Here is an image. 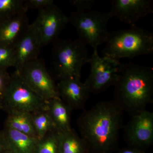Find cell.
<instances>
[{
	"label": "cell",
	"mask_w": 153,
	"mask_h": 153,
	"mask_svg": "<svg viewBox=\"0 0 153 153\" xmlns=\"http://www.w3.org/2000/svg\"><path fill=\"white\" fill-rule=\"evenodd\" d=\"M10 76L8 85L0 98L3 109L7 113L19 111L30 113L47 109V101L31 90L16 70Z\"/></svg>",
	"instance_id": "obj_6"
},
{
	"label": "cell",
	"mask_w": 153,
	"mask_h": 153,
	"mask_svg": "<svg viewBox=\"0 0 153 153\" xmlns=\"http://www.w3.org/2000/svg\"><path fill=\"white\" fill-rule=\"evenodd\" d=\"M0 153H11L7 141L3 131H0Z\"/></svg>",
	"instance_id": "obj_26"
},
{
	"label": "cell",
	"mask_w": 153,
	"mask_h": 153,
	"mask_svg": "<svg viewBox=\"0 0 153 153\" xmlns=\"http://www.w3.org/2000/svg\"><path fill=\"white\" fill-rule=\"evenodd\" d=\"M110 19L108 13L92 9L74 11L68 17L77 31L78 38L86 45H90L94 50L106 42L109 34L107 25Z\"/></svg>",
	"instance_id": "obj_5"
},
{
	"label": "cell",
	"mask_w": 153,
	"mask_h": 153,
	"mask_svg": "<svg viewBox=\"0 0 153 153\" xmlns=\"http://www.w3.org/2000/svg\"><path fill=\"white\" fill-rule=\"evenodd\" d=\"M89 75L84 82L90 93H97L114 85L118 79L123 64L119 60L107 56L101 57L97 50L91 56Z\"/></svg>",
	"instance_id": "obj_7"
},
{
	"label": "cell",
	"mask_w": 153,
	"mask_h": 153,
	"mask_svg": "<svg viewBox=\"0 0 153 153\" xmlns=\"http://www.w3.org/2000/svg\"><path fill=\"white\" fill-rule=\"evenodd\" d=\"M30 24L26 13L20 14L0 24V45L13 47Z\"/></svg>",
	"instance_id": "obj_14"
},
{
	"label": "cell",
	"mask_w": 153,
	"mask_h": 153,
	"mask_svg": "<svg viewBox=\"0 0 153 153\" xmlns=\"http://www.w3.org/2000/svg\"><path fill=\"white\" fill-rule=\"evenodd\" d=\"M124 131L126 140L134 147L150 146L153 142V113L145 109L133 115Z\"/></svg>",
	"instance_id": "obj_10"
},
{
	"label": "cell",
	"mask_w": 153,
	"mask_h": 153,
	"mask_svg": "<svg viewBox=\"0 0 153 153\" xmlns=\"http://www.w3.org/2000/svg\"><path fill=\"white\" fill-rule=\"evenodd\" d=\"M56 87L60 98L72 110L83 108L90 94L87 86L80 79H61Z\"/></svg>",
	"instance_id": "obj_13"
},
{
	"label": "cell",
	"mask_w": 153,
	"mask_h": 153,
	"mask_svg": "<svg viewBox=\"0 0 153 153\" xmlns=\"http://www.w3.org/2000/svg\"><path fill=\"white\" fill-rule=\"evenodd\" d=\"M118 153H145L139 148L134 147L126 148L120 151Z\"/></svg>",
	"instance_id": "obj_27"
},
{
	"label": "cell",
	"mask_w": 153,
	"mask_h": 153,
	"mask_svg": "<svg viewBox=\"0 0 153 153\" xmlns=\"http://www.w3.org/2000/svg\"><path fill=\"white\" fill-rule=\"evenodd\" d=\"M27 8L42 10L54 4L53 0H27L25 1Z\"/></svg>",
	"instance_id": "obj_23"
},
{
	"label": "cell",
	"mask_w": 153,
	"mask_h": 153,
	"mask_svg": "<svg viewBox=\"0 0 153 153\" xmlns=\"http://www.w3.org/2000/svg\"><path fill=\"white\" fill-rule=\"evenodd\" d=\"M103 56L114 59H131L153 52V33L143 28L133 26L128 30L109 32Z\"/></svg>",
	"instance_id": "obj_3"
},
{
	"label": "cell",
	"mask_w": 153,
	"mask_h": 153,
	"mask_svg": "<svg viewBox=\"0 0 153 153\" xmlns=\"http://www.w3.org/2000/svg\"><path fill=\"white\" fill-rule=\"evenodd\" d=\"M60 131L53 128L38 140L35 153H58Z\"/></svg>",
	"instance_id": "obj_21"
},
{
	"label": "cell",
	"mask_w": 153,
	"mask_h": 153,
	"mask_svg": "<svg viewBox=\"0 0 153 153\" xmlns=\"http://www.w3.org/2000/svg\"><path fill=\"white\" fill-rule=\"evenodd\" d=\"M28 9L23 0H0V24L13 17L26 13Z\"/></svg>",
	"instance_id": "obj_20"
},
{
	"label": "cell",
	"mask_w": 153,
	"mask_h": 153,
	"mask_svg": "<svg viewBox=\"0 0 153 153\" xmlns=\"http://www.w3.org/2000/svg\"><path fill=\"white\" fill-rule=\"evenodd\" d=\"M68 22V17L53 4L39 10L38 16L32 24L43 47L55 42Z\"/></svg>",
	"instance_id": "obj_9"
},
{
	"label": "cell",
	"mask_w": 153,
	"mask_h": 153,
	"mask_svg": "<svg viewBox=\"0 0 153 153\" xmlns=\"http://www.w3.org/2000/svg\"><path fill=\"white\" fill-rule=\"evenodd\" d=\"M87 145L73 129L60 131L58 153H85Z\"/></svg>",
	"instance_id": "obj_18"
},
{
	"label": "cell",
	"mask_w": 153,
	"mask_h": 153,
	"mask_svg": "<svg viewBox=\"0 0 153 153\" xmlns=\"http://www.w3.org/2000/svg\"><path fill=\"white\" fill-rule=\"evenodd\" d=\"M5 127L12 128L22 133L38 138L30 113L19 111L8 113Z\"/></svg>",
	"instance_id": "obj_17"
},
{
	"label": "cell",
	"mask_w": 153,
	"mask_h": 153,
	"mask_svg": "<svg viewBox=\"0 0 153 153\" xmlns=\"http://www.w3.org/2000/svg\"><path fill=\"white\" fill-rule=\"evenodd\" d=\"M33 126L39 139L55 128L52 118L47 109L41 110L31 113Z\"/></svg>",
	"instance_id": "obj_19"
},
{
	"label": "cell",
	"mask_w": 153,
	"mask_h": 153,
	"mask_svg": "<svg viewBox=\"0 0 153 153\" xmlns=\"http://www.w3.org/2000/svg\"><path fill=\"white\" fill-rule=\"evenodd\" d=\"M123 111L115 100L98 102L78 118L80 137L87 145L100 152L111 150L117 143Z\"/></svg>",
	"instance_id": "obj_1"
},
{
	"label": "cell",
	"mask_w": 153,
	"mask_h": 153,
	"mask_svg": "<svg viewBox=\"0 0 153 153\" xmlns=\"http://www.w3.org/2000/svg\"><path fill=\"white\" fill-rule=\"evenodd\" d=\"M14 67L13 47L0 45V68Z\"/></svg>",
	"instance_id": "obj_22"
},
{
	"label": "cell",
	"mask_w": 153,
	"mask_h": 153,
	"mask_svg": "<svg viewBox=\"0 0 153 153\" xmlns=\"http://www.w3.org/2000/svg\"><path fill=\"white\" fill-rule=\"evenodd\" d=\"M55 43L52 63L57 79H80L82 67L91 59L86 44L79 38L57 39Z\"/></svg>",
	"instance_id": "obj_4"
},
{
	"label": "cell",
	"mask_w": 153,
	"mask_h": 153,
	"mask_svg": "<svg viewBox=\"0 0 153 153\" xmlns=\"http://www.w3.org/2000/svg\"><path fill=\"white\" fill-rule=\"evenodd\" d=\"M11 153H35L39 139L4 127L3 130Z\"/></svg>",
	"instance_id": "obj_16"
},
{
	"label": "cell",
	"mask_w": 153,
	"mask_h": 153,
	"mask_svg": "<svg viewBox=\"0 0 153 153\" xmlns=\"http://www.w3.org/2000/svg\"><path fill=\"white\" fill-rule=\"evenodd\" d=\"M94 0H72L70 2L76 9V10H85L92 9L95 3Z\"/></svg>",
	"instance_id": "obj_24"
},
{
	"label": "cell",
	"mask_w": 153,
	"mask_h": 153,
	"mask_svg": "<svg viewBox=\"0 0 153 153\" xmlns=\"http://www.w3.org/2000/svg\"><path fill=\"white\" fill-rule=\"evenodd\" d=\"M115 100L133 115L146 109L153 101V69L129 62L123 64L115 84Z\"/></svg>",
	"instance_id": "obj_2"
},
{
	"label": "cell",
	"mask_w": 153,
	"mask_h": 153,
	"mask_svg": "<svg viewBox=\"0 0 153 153\" xmlns=\"http://www.w3.org/2000/svg\"><path fill=\"white\" fill-rule=\"evenodd\" d=\"M15 70L25 84L44 100L60 98L56 85L41 59L27 62Z\"/></svg>",
	"instance_id": "obj_8"
},
{
	"label": "cell",
	"mask_w": 153,
	"mask_h": 153,
	"mask_svg": "<svg viewBox=\"0 0 153 153\" xmlns=\"http://www.w3.org/2000/svg\"><path fill=\"white\" fill-rule=\"evenodd\" d=\"M42 47L39 35L33 25L30 24L13 47L14 67L16 70L27 62L38 58Z\"/></svg>",
	"instance_id": "obj_12"
},
{
	"label": "cell",
	"mask_w": 153,
	"mask_h": 153,
	"mask_svg": "<svg viewBox=\"0 0 153 153\" xmlns=\"http://www.w3.org/2000/svg\"><path fill=\"white\" fill-rule=\"evenodd\" d=\"M111 9L108 13L110 19L117 18L121 22L136 26L137 22L153 13L152 0H111Z\"/></svg>",
	"instance_id": "obj_11"
},
{
	"label": "cell",
	"mask_w": 153,
	"mask_h": 153,
	"mask_svg": "<svg viewBox=\"0 0 153 153\" xmlns=\"http://www.w3.org/2000/svg\"><path fill=\"white\" fill-rule=\"evenodd\" d=\"M10 75L7 69L0 68V98H1L10 79Z\"/></svg>",
	"instance_id": "obj_25"
},
{
	"label": "cell",
	"mask_w": 153,
	"mask_h": 153,
	"mask_svg": "<svg viewBox=\"0 0 153 153\" xmlns=\"http://www.w3.org/2000/svg\"><path fill=\"white\" fill-rule=\"evenodd\" d=\"M47 110L57 130L64 132L72 129L71 112L72 109L61 99L54 98L48 100Z\"/></svg>",
	"instance_id": "obj_15"
},
{
	"label": "cell",
	"mask_w": 153,
	"mask_h": 153,
	"mask_svg": "<svg viewBox=\"0 0 153 153\" xmlns=\"http://www.w3.org/2000/svg\"><path fill=\"white\" fill-rule=\"evenodd\" d=\"M3 109V107L1 102L0 101V110Z\"/></svg>",
	"instance_id": "obj_28"
}]
</instances>
